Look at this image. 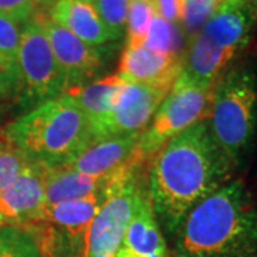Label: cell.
<instances>
[{
	"mask_svg": "<svg viewBox=\"0 0 257 257\" xmlns=\"http://www.w3.org/2000/svg\"><path fill=\"white\" fill-rule=\"evenodd\" d=\"M231 166L206 119L170 139L153 155L147 192L157 221L170 236L196 204L227 183Z\"/></svg>",
	"mask_w": 257,
	"mask_h": 257,
	"instance_id": "1",
	"label": "cell"
},
{
	"mask_svg": "<svg viewBox=\"0 0 257 257\" xmlns=\"http://www.w3.org/2000/svg\"><path fill=\"white\" fill-rule=\"evenodd\" d=\"M175 257H257V207L241 180L196 204L173 234Z\"/></svg>",
	"mask_w": 257,
	"mask_h": 257,
	"instance_id": "2",
	"label": "cell"
},
{
	"mask_svg": "<svg viewBox=\"0 0 257 257\" xmlns=\"http://www.w3.org/2000/svg\"><path fill=\"white\" fill-rule=\"evenodd\" d=\"M5 139L30 162L45 166L64 165L93 143L89 121L67 93L12 121Z\"/></svg>",
	"mask_w": 257,
	"mask_h": 257,
	"instance_id": "3",
	"label": "cell"
},
{
	"mask_svg": "<svg viewBox=\"0 0 257 257\" xmlns=\"http://www.w3.org/2000/svg\"><path fill=\"white\" fill-rule=\"evenodd\" d=\"M257 23L256 0H223L202 30L190 39L183 72L196 83L213 87L220 73L247 45Z\"/></svg>",
	"mask_w": 257,
	"mask_h": 257,
	"instance_id": "4",
	"label": "cell"
},
{
	"mask_svg": "<svg viewBox=\"0 0 257 257\" xmlns=\"http://www.w3.org/2000/svg\"><path fill=\"white\" fill-rule=\"evenodd\" d=\"M209 127L231 165L239 163L254 138L257 126V80L246 69L227 73L213 86Z\"/></svg>",
	"mask_w": 257,
	"mask_h": 257,
	"instance_id": "5",
	"label": "cell"
},
{
	"mask_svg": "<svg viewBox=\"0 0 257 257\" xmlns=\"http://www.w3.org/2000/svg\"><path fill=\"white\" fill-rule=\"evenodd\" d=\"M20 101L33 109L67 92V80L56 60L37 13L22 28L18 60Z\"/></svg>",
	"mask_w": 257,
	"mask_h": 257,
	"instance_id": "6",
	"label": "cell"
},
{
	"mask_svg": "<svg viewBox=\"0 0 257 257\" xmlns=\"http://www.w3.org/2000/svg\"><path fill=\"white\" fill-rule=\"evenodd\" d=\"M211 93L213 87L196 83L182 69L173 87L140 135L139 153L142 159L156 155L170 139L203 120L210 109Z\"/></svg>",
	"mask_w": 257,
	"mask_h": 257,
	"instance_id": "7",
	"label": "cell"
},
{
	"mask_svg": "<svg viewBox=\"0 0 257 257\" xmlns=\"http://www.w3.org/2000/svg\"><path fill=\"white\" fill-rule=\"evenodd\" d=\"M135 167L126 166L107 176L106 199L87 231V256L117 253L142 184L136 179Z\"/></svg>",
	"mask_w": 257,
	"mask_h": 257,
	"instance_id": "8",
	"label": "cell"
},
{
	"mask_svg": "<svg viewBox=\"0 0 257 257\" xmlns=\"http://www.w3.org/2000/svg\"><path fill=\"white\" fill-rule=\"evenodd\" d=\"M170 89L126 82L110 113L90 128L93 142L145 132Z\"/></svg>",
	"mask_w": 257,
	"mask_h": 257,
	"instance_id": "9",
	"label": "cell"
},
{
	"mask_svg": "<svg viewBox=\"0 0 257 257\" xmlns=\"http://www.w3.org/2000/svg\"><path fill=\"white\" fill-rule=\"evenodd\" d=\"M37 16L45 29L56 60L66 76L67 90L82 86L87 79L99 73L104 62L101 47L84 43L67 29L50 20L43 12H37Z\"/></svg>",
	"mask_w": 257,
	"mask_h": 257,
	"instance_id": "10",
	"label": "cell"
},
{
	"mask_svg": "<svg viewBox=\"0 0 257 257\" xmlns=\"http://www.w3.org/2000/svg\"><path fill=\"white\" fill-rule=\"evenodd\" d=\"M46 166L29 162L22 173L0 192V217L3 223L22 226L37 221L46 209Z\"/></svg>",
	"mask_w": 257,
	"mask_h": 257,
	"instance_id": "11",
	"label": "cell"
},
{
	"mask_svg": "<svg viewBox=\"0 0 257 257\" xmlns=\"http://www.w3.org/2000/svg\"><path fill=\"white\" fill-rule=\"evenodd\" d=\"M140 135L142 133H132L96 140L62 166L83 175L104 177L117 172L121 167L139 165L143 160L139 153Z\"/></svg>",
	"mask_w": 257,
	"mask_h": 257,
	"instance_id": "12",
	"label": "cell"
},
{
	"mask_svg": "<svg viewBox=\"0 0 257 257\" xmlns=\"http://www.w3.org/2000/svg\"><path fill=\"white\" fill-rule=\"evenodd\" d=\"M180 56L157 53L145 45H126L119 63V76L127 83L173 87L182 73Z\"/></svg>",
	"mask_w": 257,
	"mask_h": 257,
	"instance_id": "13",
	"label": "cell"
},
{
	"mask_svg": "<svg viewBox=\"0 0 257 257\" xmlns=\"http://www.w3.org/2000/svg\"><path fill=\"white\" fill-rule=\"evenodd\" d=\"M167 254V244L160 231L145 184L139 187L135 209L116 257H153Z\"/></svg>",
	"mask_w": 257,
	"mask_h": 257,
	"instance_id": "14",
	"label": "cell"
},
{
	"mask_svg": "<svg viewBox=\"0 0 257 257\" xmlns=\"http://www.w3.org/2000/svg\"><path fill=\"white\" fill-rule=\"evenodd\" d=\"M49 19L67 29L84 43L101 47L113 40L93 3L84 0H56L49 8Z\"/></svg>",
	"mask_w": 257,
	"mask_h": 257,
	"instance_id": "15",
	"label": "cell"
},
{
	"mask_svg": "<svg viewBox=\"0 0 257 257\" xmlns=\"http://www.w3.org/2000/svg\"><path fill=\"white\" fill-rule=\"evenodd\" d=\"M107 182V176L94 177L83 175L64 166H46L45 192L46 207L59 203L77 200L100 193Z\"/></svg>",
	"mask_w": 257,
	"mask_h": 257,
	"instance_id": "16",
	"label": "cell"
},
{
	"mask_svg": "<svg viewBox=\"0 0 257 257\" xmlns=\"http://www.w3.org/2000/svg\"><path fill=\"white\" fill-rule=\"evenodd\" d=\"M124 84L126 82L119 74H113L89 84L72 87L66 93L82 110L92 128L110 113Z\"/></svg>",
	"mask_w": 257,
	"mask_h": 257,
	"instance_id": "17",
	"label": "cell"
},
{
	"mask_svg": "<svg viewBox=\"0 0 257 257\" xmlns=\"http://www.w3.org/2000/svg\"><path fill=\"white\" fill-rule=\"evenodd\" d=\"M20 25L0 15V72L16 87L20 47Z\"/></svg>",
	"mask_w": 257,
	"mask_h": 257,
	"instance_id": "18",
	"label": "cell"
},
{
	"mask_svg": "<svg viewBox=\"0 0 257 257\" xmlns=\"http://www.w3.org/2000/svg\"><path fill=\"white\" fill-rule=\"evenodd\" d=\"M0 257H42L35 234L23 226H0Z\"/></svg>",
	"mask_w": 257,
	"mask_h": 257,
	"instance_id": "19",
	"label": "cell"
},
{
	"mask_svg": "<svg viewBox=\"0 0 257 257\" xmlns=\"http://www.w3.org/2000/svg\"><path fill=\"white\" fill-rule=\"evenodd\" d=\"M182 40L183 33L179 29L177 23H170L157 15L147 32L145 46L157 53L179 56Z\"/></svg>",
	"mask_w": 257,
	"mask_h": 257,
	"instance_id": "20",
	"label": "cell"
},
{
	"mask_svg": "<svg viewBox=\"0 0 257 257\" xmlns=\"http://www.w3.org/2000/svg\"><path fill=\"white\" fill-rule=\"evenodd\" d=\"M156 5L150 0H130L127 12V43L126 45H145L147 32L153 19L156 18Z\"/></svg>",
	"mask_w": 257,
	"mask_h": 257,
	"instance_id": "21",
	"label": "cell"
},
{
	"mask_svg": "<svg viewBox=\"0 0 257 257\" xmlns=\"http://www.w3.org/2000/svg\"><path fill=\"white\" fill-rule=\"evenodd\" d=\"M130 0H94L93 6L97 12L99 18L109 29L113 40H117L124 29L127 22V12Z\"/></svg>",
	"mask_w": 257,
	"mask_h": 257,
	"instance_id": "22",
	"label": "cell"
},
{
	"mask_svg": "<svg viewBox=\"0 0 257 257\" xmlns=\"http://www.w3.org/2000/svg\"><path fill=\"white\" fill-rule=\"evenodd\" d=\"M216 6L213 0H182L180 23L184 33L190 39L196 36L210 19Z\"/></svg>",
	"mask_w": 257,
	"mask_h": 257,
	"instance_id": "23",
	"label": "cell"
},
{
	"mask_svg": "<svg viewBox=\"0 0 257 257\" xmlns=\"http://www.w3.org/2000/svg\"><path fill=\"white\" fill-rule=\"evenodd\" d=\"M28 157L10 145L0 147V192L5 190L29 165Z\"/></svg>",
	"mask_w": 257,
	"mask_h": 257,
	"instance_id": "24",
	"label": "cell"
},
{
	"mask_svg": "<svg viewBox=\"0 0 257 257\" xmlns=\"http://www.w3.org/2000/svg\"><path fill=\"white\" fill-rule=\"evenodd\" d=\"M39 12L36 0H0V15L25 25Z\"/></svg>",
	"mask_w": 257,
	"mask_h": 257,
	"instance_id": "25",
	"label": "cell"
},
{
	"mask_svg": "<svg viewBox=\"0 0 257 257\" xmlns=\"http://www.w3.org/2000/svg\"><path fill=\"white\" fill-rule=\"evenodd\" d=\"M156 9L159 16L170 22L179 23L182 16V0H156Z\"/></svg>",
	"mask_w": 257,
	"mask_h": 257,
	"instance_id": "26",
	"label": "cell"
},
{
	"mask_svg": "<svg viewBox=\"0 0 257 257\" xmlns=\"http://www.w3.org/2000/svg\"><path fill=\"white\" fill-rule=\"evenodd\" d=\"M12 86H13V84L10 83L9 79L0 72V99L3 97V94H5V93H8V90H9Z\"/></svg>",
	"mask_w": 257,
	"mask_h": 257,
	"instance_id": "27",
	"label": "cell"
},
{
	"mask_svg": "<svg viewBox=\"0 0 257 257\" xmlns=\"http://www.w3.org/2000/svg\"><path fill=\"white\" fill-rule=\"evenodd\" d=\"M37 5L39 6H42V8H50L53 3H55L56 0H36Z\"/></svg>",
	"mask_w": 257,
	"mask_h": 257,
	"instance_id": "28",
	"label": "cell"
},
{
	"mask_svg": "<svg viewBox=\"0 0 257 257\" xmlns=\"http://www.w3.org/2000/svg\"><path fill=\"white\" fill-rule=\"evenodd\" d=\"M86 257H116V254H90Z\"/></svg>",
	"mask_w": 257,
	"mask_h": 257,
	"instance_id": "29",
	"label": "cell"
},
{
	"mask_svg": "<svg viewBox=\"0 0 257 257\" xmlns=\"http://www.w3.org/2000/svg\"><path fill=\"white\" fill-rule=\"evenodd\" d=\"M153 257H169V253H167V254H157V256H153Z\"/></svg>",
	"mask_w": 257,
	"mask_h": 257,
	"instance_id": "30",
	"label": "cell"
},
{
	"mask_svg": "<svg viewBox=\"0 0 257 257\" xmlns=\"http://www.w3.org/2000/svg\"><path fill=\"white\" fill-rule=\"evenodd\" d=\"M213 2H214V3H216V5H219V3H221V2H223V0H213Z\"/></svg>",
	"mask_w": 257,
	"mask_h": 257,
	"instance_id": "31",
	"label": "cell"
},
{
	"mask_svg": "<svg viewBox=\"0 0 257 257\" xmlns=\"http://www.w3.org/2000/svg\"><path fill=\"white\" fill-rule=\"evenodd\" d=\"M3 224H5V223H3V219L0 217V226H3Z\"/></svg>",
	"mask_w": 257,
	"mask_h": 257,
	"instance_id": "32",
	"label": "cell"
},
{
	"mask_svg": "<svg viewBox=\"0 0 257 257\" xmlns=\"http://www.w3.org/2000/svg\"><path fill=\"white\" fill-rule=\"evenodd\" d=\"M84 2H89V3H93L94 0H84Z\"/></svg>",
	"mask_w": 257,
	"mask_h": 257,
	"instance_id": "33",
	"label": "cell"
},
{
	"mask_svg": "<svg viewBox=\"0 0 257 257\" xmlns=\"http://www.w3.org/2000/svg\"><path fill=\"white\" fill-rule=\"evenodd\" d=\"M150 2H153V3H155V5H156V0H150Z\"/></svg>",
	"mask_w": 257,
	"mask_h": 257,
	"instance_id": "34",
	"label": "cell"
},
{
	"mask_svg": "<svg viewBox=\"0 0 257 257\" xmlns=\"http://www.w3.org/2000/svg\"><path fill=\"white\" fill-rule=\"evenodd\" d=\"M2 146H3V143H2V142H0V147H2Z\"/></svg>",
	"mask_w": 257,
	"mask_h": 257,
	"instance_id": "35",
	"label": "cell"
},
{
	"mask_svg": "<svg viewBox=\"0 0 257 257\" xmlns=\"http://www.w3.org/2000/svg\"><path fill=\"white\" fill-rule=\"evenodd\" d=\"M256 2H257V0H256Z\"/></svg>",
	"mask_w": 257,
	"mask_h": 257,
	"instance_id": "36",
	"label": "cell"
}]
</instances>
